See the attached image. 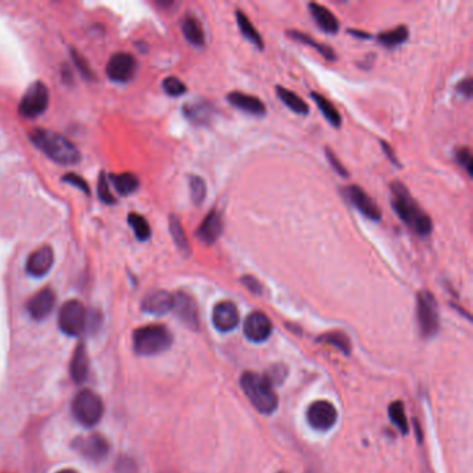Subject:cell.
<instances>
[{"label": "cell", "instance_id": "cell-46", "mask_svg": "<svg viewBox=\"0 0 473 473\" xmlns=\"http://www.w3.org/2000/svg\"><path fill=\"white\" fill-rule=\"evenodd\" d=\"M348 33L353 35V36H357V38H361V39H371L372 35L368 33V32H364V31H358V29H348Z\"/></svg>", "mask_w": 473, "mask_h": 473}, {"label": "cell", "instance_id": "cell-40", "mask_svg": "<svg viewBox=\"0 0 473 473\" xmlns=\"http://www.w3.org/2000/svg\"><path fill=\"white\" fill-rule=\"evenodd\" d=\"M265 376L269 379V382L272 385L273 383L279 385L284 379V376H286V368L283 365H275V367L271 368V372H268Z\"/></svg>", "mask_w": 473, "mask_h": 473}, {"label": "cell", "instance_id": "cell-47", "mask_svg": "<svg viewBox=\"0 0 473 473\" xmlns=\"http://www.w3.org/2000/svg\"><path fill=\"white\" fill-rule=\"evenodd\" d=\"M57 473H77L75 471H72V470H63V471H60V472Z\"/></svg>", "mask_w": 473, "mask_h": 473}, {"label": "cell", "instance_id": "cell-32", "mask_svg": "<svg viewBox=\"0 0 473 473\" xmlns=\"http://www.w3.org/2000/svg\"><path fill=\"white\" fill-rule=\"evenodd\" d=\"M318 342L330 344V346L336 347L339 351L344 353L346 355H348L350 351H351L350 339L343 332H329V333H325L321 337H318Z\"/></svg>", "mask_w": 473, "mask_h": 473}, {"label": "cell", "instance_id": "cell-18", "mask_svg": "<svg viewBox=\"0 0 473 473\" xmlns=\"http://www.w3.org/2000/svg\"><path fill=\"white\" fill-rule=\"evenodd\" d=\"M174 308V294L167 290H156L149 293L142 301V310L152 315H166Z\"/></svg>", "mask_w": 473, "mask_h": 473}, {"label": "cell", "instance_id": "cell-29", "mask_svg": "<svg viewBox=\"0 0 473 473\" xmlns=\"http://www.w3.org/2000/svg\"><path fill=\"white\" fill-rule=\"evenodd\" d=\"M410 36L408 28L406 25H399L397 28L380 32L378 35V40L382 46L387 47V49H393L396 46H400L401 43H404Z\"/></svg>", "mask_w": 473, "mask_h": 473}, {"label": "cell", "instance_id": "cell-12", "mask_svg": "<svg viewBox=\"0 0 473 473\" xmlns=\"http://www.w3.org/2000/svg\"><path fill=\"white\" fill-rule=\"evenodd\" d=\"M74 447L86 460L93 463L103 461L110 451V444L100 435H92L88 438H79L74 442Z\"/></svg>", "mask_w": 473, "mask_h": 473}, {"label": "cell", "instance_id": "cell-2", "mask_svg": "<svg viewBox=\"0 0 473 473\" xmlns=\"http://www.w3.org/2000/svg\"><path fill=\"white\" fill-rule=\"evenodd\" d=\"M240 387L258 412L271 415L276 411L279 400L272 383L265 375L247 371L240 378Z\"/></svg>", "mask_w": 473, "mask_h": 473}, {"label": "cell", "instance_id": "cell-23", "mask_svg": "<svg viewBox=\"0 0 473 473\" xmlns=\"http://www.w3.org/2000/svg\"><path fill=\"white\" fill-rule=\"evenodd\" d=\"M181 26H182L184 36L186 38V40L189 43H192L193 46H199V47H202L206 43L203 25L200 24V21L195 15H192V14L185 15Z\"/></svg>", "mask_w": 473, "mask_h": 473}, {"label": "cell", "instance_id": "cell-33", "mask_svg": "<svg viewBox=\"0 0 473 473\" xmlns=\"http://www.w3.org/2000/svg\"><path fill=\"white\" fill-rule=\"evenodd\" d=\"M389 417L393 425L400 429L403 435L408 433V424H407V417H406V410L404 404L401 401H393L389 407Z\"/></svg>", "mask_w": 473, "mask_h": 473}, {"label": "cell", "instance_id": "cell-17", "mask_svg": "<svg viewBox=\"0 0 473 473\" xmlns=\"http://www.w3.org/2000/svg\"><path fill=\"white\" fill-rule=\"evenodd\" d=\"M54 252L50 246H42L35 250L26 259V272L31 276L40 278L45 276L53 266Z\"/></svg>", "mask_w": 473, "mask_h": 473}, {"label": "cell", "instance_id": "cell-13", "mask_svg": "<svg viewBox=\"0 0 473 473\" xmlns=\"http://www.w3.org/2000/svg\"><path fill=\"white\" fill-rule=\"evenodd\" d=\"M244 336L252 343L265 342L272 333V323L269 318L259 311H254L247 315L243 323Z\"/></svg>", "mask_w": 473, "mask_h": 473}, {"label": "cell", "instance_id": "cell-31", "mask_svg": "<svg viewBox=\"0 0 473 473\" xmlns=\"http://www.w3.org/2000/svg\"><path fill=\"white\" fill-rule=\"evenodd\" d=\"M170 232L173 235V239H174L177 247L179 248V251L185 255H189L191 254V246H189L188 237L185 235V231L182 228L181 221L175 216L170 217Z\"/></svg>", "mask_w": 473, "mask_h": 473}, {"label": "cell", "instance_id": "cell-41", "mask_svg": "<svg viewBox=\"0 0 473 473\" xmlns=\"http://www.w3.org/2000/svg\"><path fill=\"white\" fill-rule=\"evenodd\" d=\"M241 283L247 287V290H250L254 294H261L262 293V284L254 276H250V275L243 276L241 278Z\"/></svg>", "mask_w": 473, "mask_h": 473}, {"label": "cell", "instance_id": "cell-19", "mask_svg": "<svg viewBox=\"0 0 473 473\" xmlns=\"http://www.w3.org/2000/svg\"><path fill=\"white\" fill-rule=\"evenodd\" d=\"M56 304V294L51 289H43L38 291L28 303H26V311L29 315L36 319H45L54 308Z\"/></svg>", "mask_w": 473, "mask_h": 473}, {"label": "cell", "instance_id": "cell-27", "mask_svg": "<svg viewBox=\"0 0 473 473\" xmlns=\"http://www.w3.org/2000/svg\"><path fill=\"white\" fill-rule=\"evenodd\" d=\"M236 21L241 35L251 45H254L258 50H264V40H262L261 35L258 33L255 26L251 24V21L247 18V15L241 10H236Z\"/></svg>", "mask_w": 473, "mask_h": 473}, {"label": "cell", "instance_id": "cell-45", "mask_svg": "<svg viewBox=\"0 0 473 473\" xmlns=\"http://www.w3.org/2000/svg\"><path fill=\"white\" fill-rule=\"evenodd\" d=\"M382 149L385 150V153H386V156L389 157V160H390L393 164H396L397 167H400V163H399V161H397V159L394 157V154H393V152H392V149H390L389 143H386V142H382Z\"/></svg>", "mask_w": 473, "mask_h": 473}, {"label": "cell", "instance_id": "cell-37", "mask_svg": "<svg viewBox=\"0 0 473 473\" xmlns=\"http://www.w3.org/2000/svg\"><path fill=\"white\" fill-rule=\"evenodd\" d=\"M457 161L458 164L467 170L468 175L470 177H473V160H472V153L468 147H461L457 150Z\"/></svg>", "mask_w": 473, "mask_h": 473}, {"label": "cell", "instance_id": "cell-11", "mask_svg": "<svg viewBox=\"0 0 473 473\" xmlns=\"http://www.w3.org/2000/svg\"><path fill=\"white\" fill-rule=\"evenodd\" d=\"M179 321L192 330L199 329V307L192 296L184 291H178L174 296V308Z\"/></svg>", "mask_w": 473, "mask_h": 473}, {"label": "cell", "instance_id": "cell-28", "mask_svg": "<svg viewBox=\"0 0 473 473\" xmlns=\"http://www.w3.org/2000/svg\"><path fill=\"white\" fill-rule=\"evenodd\" d=\"M312 100L315 102V104L318 106V109L321 110L322 115L326 118V121L333 127V128H340L342 125V117L339 114V111L336 110V107L332 104V102H329L326 97H323L322 95L312 92L311 93Z\"/></svg>", "mask_w": 473, "mask_h": 473}, {"label": "cell", "instance_id": "cell-8", "mask_svg": "<svg viewBox=\"0 0 473 473\" xmlns=\"http://www.w3.org/2000/svg\"><path fill=\"white\" fill-rule=\"evenodd\" d=\"M49 106V90L45 83L33 82L24 93L18 111L25 118L39 117L46 111Z\"/></svg>", "mask_w": 473, "mask_h": 473}, {"label": "cell", "instance_id": "cell-24", "mask_svg": "<svg viewBox=\"0 0 473 473\" xmlns=\"http://www.w3.org/2000/svg\"><path fill=\"white\" fill-rule=\"evenodd\" d=\"M70 371H71V378L77 383H82L88 378L89 358H88V353H86L83 344H79L77 347L74 357H72V361H71V365H70Z\"/></svg>", "mask_w": 473, "mask_h": 473}, {"label": "cell", "instance_id": "cell-22", "mask_svg": "<svg viewBox=\"0 0 473 473\" xmlns=\"http://www.w3.org/2000/svg\"><path fill=\"white\" fill-rule=\"evenodd\" d=\"M308 7L314 21L322 31L328 33H336L339 31V21L329 8L318 3H310Z\"/></svg>", "mask_w": 473, "mask_h": 473}, {"label": "cell", "instance_id": "cell-21", "mask_svg": "<svg viewBox=\"0 0 473 473\" xmlns=\"http://www.w3.org/2000/svg\"><path fill=\"white\" fill-rule=\"evenodd\" d=\"M227 100L236 107L237 110H241L244 113H248L251 115H257V117H262L266 114V107L264 104V102L261 99H258L257 96H251L247 93H241V92H231L227 96Z\"/></svg>", "mask_w": 473, "mask_h": 473}, {"label": "cell", "instance_id": "cell-3", "mask_svg": "<svg viewBox=\"0 0 473 473\" xmlns=\"http://www.w3.org/2000/svg\"><path fill=\"white\" fill-rule=\"evenodd\" d=\"M31 141L40 152L58 164L70 166L81 160L79 150L60 134L47 129H35L31 134Z\"/></svg>", "mask_w": 473, "mask_h": 473}, {"label": "cell", "instance_id": "cell-7", "mask_svg": "<svg viewBox=\"0 0 473 473\" xmlns=\"http://www.w3.org/2000/svg\"><path fill=\"white\" fill-rule=\"evenodd\" d=\"M88 312L78 300H70L60 308L58 326L68 336H78L88 326Z\"/></svg>", "mask_w": 473, "mask_h": 473}, {"label": "cell", "instance_id": "cell-6", "mask_svg": "<svg viewBox=\"0 0 473 473\" xmlns=\"http://www.w3.org/2000/svg\"><path fill=\"white\" fill-rule=\"evenodd\" d=\"M104 412L102 399L92 390L79 392L72 401V414L83 426H95L99 424Z\"/></svg>", "mask_w": 473, "mask_h": 473}, {"label": "cell", "instance_id": "cell-34", "mask_svg": "<svg viewBox=\"0 0 473 473\" xmlns=\"http://www.w3.org/2000/svg\"><path fill=\"white\" fill-rule=\"evenodd\" d=\"M128 223H129V225L132 227V230H134V232H135V236H136L138 240L146 241V240L150 237V235H152V230H150L149 223H147L146 218L142 217L141 214H136V213L129 214Z\"/></svg>", "mask_w": 473, "mask_h": 473}, {"label": "cell", "instance_id": "cell-16", "mask_svg": "<svg viewBox=\"0 0 473 473\" xmlns=\"http://www.w3.org/2000/svg\"><path fill=\"white\" fill-rule=\"evenodd\" d=\"M184 115L195 125L207 127L210 125L216 115L217 110L209 100H195L189 102L184 106Z\"/></svg>", "mask_w": 473, "mask_h": 473}, {"label": "cell", "instance_id": "cell-4", "mask_svg": "<svg viewBox=\"0 0 473 473\" xmlns=\"http://www.w3.org/2000/svg\"><path fill=\"white\" fill-rule=\"evenodd\" d=\"M173 344V333L164 325H147L134 332V350L139 355H157Z\"/></svg>", "mask_w": 473, "mask_h": 473}, {"label": "cell", "instance_id": "cell-14", "mask_svg": "<svg viewBox=\"0 0 473 473\" xmlns=\"http://www.w3.org/2000/svg\"><path fill=\"white\" fill-rule=\"evenodd\" d=\"M136 70V61L129 53H117L107 63V75L115 82L129 81Z\"/></svg>", "mask_w": 473, "mask_h": 473}, {"label": "cell", "instance_id": "cell-9", "mask_svg": "<svg viewBox=\"0 0 473 473\" xmlns=\"http://www.w3.org/2000/svg\"><path fill=\"white\" fill-rule=\"evenodd\" d=\"M307 422L308 425L319 432L330 431L337 422V410L335 406L326 400L314 401L307 410Z\"/></svg>", "mask_w": 473, "mask_h": 473}, {"label": "cell", "instance_id": "cell-20", "mask_svg": "<svg viewBox=\"0 0 473 473\" xmlns=\"http://www.w3.org/2000/svg\"><path fill=\"white\" fill-rule=\"evenodd\" d=\"M224 231L223 217L217 210L210 211V214L203 220L200 227L196 231V236L207 246H213Z\"/></svg>", "mask_w": 473, "mask_h": 473}, {"label": "cell", "instance_id": "cell-38", "mask_svg": "<svg viewBox=\"0 0 473 473\" xmlns=\"http://www.w3.org/2000/svg\"><path fill=\"white\" fill-rule=\"evenodd\" d=\"M97 192H99V199H100L103 203H107V205L114 203V196L111 195V192H110V189H109V182H107V178H106L104 174H102L100 178H99Z\"/></svg>", "mask_w": 473, "mask_h": 473}, {"label": "cell", "instance_id": "cell-1", "mask_svg": "<svg viewBox=\"0 0 473 473\" xmlns=\"http://www.w3.org/2000/svg\"><path fill=\"white\" fill-rule=\"evenodd\" d=\"M392 207L399 218L418 236H429L433 230L432 218L419 207L408 189L399 181L392 182Z\"/></svg>", "mask_w": 473, "mask_h": 473}, {"label": "cell", "instance_id": "cell-30", "mask_svg": "<svg viewBox=\"0 0 473 473\" xmlns=\"http://www.w3.org/2000/svg\"><path fill=\"white\" fill-rule=\"evenodd\" d=\"M110 179H111V184L115 188V191L120 195H124V196L134 193L139 186L138 177L134 175V174H129V173L120 174V175L114 174V175L110 177Z\"/></svg>", "mask_w": 473, "mask_h": 473}, {"label": "cell", "instance_id": "cell-15", "mask_svg": "<svg viewBox=\"0 0 473 473\" xmlns=\"http://www.w3.org/2000/svg\"><path fill=\"white\" fill-rule=\"evenodd\" d=\"M240 322L236 304L230 300L220 301L213 310V325L220 332H231Z\"/></svg>", "mask_w": 473, "mask_h": 473}, {"label": "cell", "instance_id": "cell-43", "mask_svg": "<svg viewBox=\"0 0 473 473\" xmlns=\"http://www.w3.org/2000/svg\"><path fill=\"white\" fill-rule=\"evenodd\" d=\"M457 92L463 96H465L467 99H471L472 97L473 92V85H472V78H467L464 81H461L458 85H457Z\"/></svg>", "mask_w": 473, "mask_h": 473}, {"label": "cell", "instance_id": "cell-42", "mask_svg": "<svg viewBox=\"0 0 473 473\" xmlns=\"http://www.w3.org/2000/svg\"><path fill=\"white\" fill-rule=\"evenodd\" d=\"M63 181H64V182H68V184H71V185H74V186H77V188H78L79 191H82L83 193L89 195L88 185H86V182H85L81 177H78V175H75V174H68V175H64Z\"/></svg>", "mask_w": 473, "mask_h": 473}, {"label": "cell", "instance_id": "cell-25", "mask_svg": "<svg viewBox=\"0 0 473 473\" xmlns=\"http://www.w3.org/2000/svg\"><path fill=\"white\" fill-rule=\"evenodd\" d=\"M276 95L282 100L284 106H287L293 113L300 114V115H307L310 113L308 104L294 92L283 88V86H276Z\"/></svg>", "mask_w": 473, "mask_h": 473}, {"label": "cell", "instance_id": "cell-36", "mask_svg": "<svg viewBox=\"0 0 473 473\" xmlns=\"http://www.w3.org/2000/svg\"><path fill=\"white\" fill-rule=\"evenodd\" d=\"M163 88H164V92L173 97H178V96H182L184 93H186V85L178 79L177 77H168L164 79L163 82Z\"/></svg>", "mask_w": 473, "mask_h": 473}, {"label": "cell", "instance_id": "cell-44", "mask_svg": "<svg viewBox=\"0 0 473 473\" xmlns=\"http://www.w3.org/2000/svg\"><path fill=\"white\" fill-rule=\"evenodd\" d=\"M74 60H75V63H77L78 68L81 70V72L89 77V75H90V71H89V68H88V64H86V63L83 61V58L81 57V54H77V53H74Z\"/></svg>", "mask_w": 473, "mask_h": 473}, {"label": "cell", "instance_id": "cell-5", "mask_svg": "<svg viewBox=\"0 0 473 473\" xmlns=\"http://www.w3.org/2000/svg\"><path fill=\"white\" fill-rule=\"evenodd\" d=\"M439 307L435 296L428 290H421L417 294V321L421 335L431 339L438 335L440 328Z\"/></svg>", "mask_w": 473, "mask_h": 473}, {"label": "cell", "instance_id": "cell-26", "mask_svg": "<svg viewBox=\"0 0 473 473\" xmlns=\"http://www.w3.org/2000/svg\"><path fill=\"white\" fill-rule=\"evenodd\" d=\"M291 39L294 40H298L304 45H308L311 47H314L315 50H318L326 60L329 61H335L337 57H336V51L329 46V45H325V43H319L316 42L314 38H311L310 35L304 33V32H300V31H296V29H290L286 32Z\"/></svg>", "mask_w": 473, "mask_h": 473}, {"label": "cell", "instance_id": "cell-39", "mask_svg": "<svg viewBox=\"0 0 473 473\" xmlns=\"http://www.w3.org/2000/svg\"><path fill=\"white\" fill-rule=\"evenodd\" d=\"M325 153H326V159H328L329 164L332 166V168H333L339 175H342L343 178H347V177H348V171H347V170L344 168V166L337 160V157L335 156V153H333L329 147L325 149Z\"/></svg>", "mask_w": 473, "mask_h": 473}, {"label": "cell", "instance_id": "cell-10", "mask_svg": "<svg viewBox=\"0 0 473 473\" xmlns=\"http://www.w3.org/2000/svg\"><path fill=\"white\" fill-rule=\"evenodd\" d=\"M344 193L347 196V199L350 200V203L368 220L371 221H380L382 220V211L379 209V206L376 205V202L360 186L357 185H351L347 186L344 189Z\"/></svg>", "mask_w": 473, "mask_h": 473}, {"label": "cell", "instance_id": "cell-35", "mask_svg": "<svg viewBox=\"0 0 473 473\" xmlns=\"http://www.w3.org/2000/svg\"><path fill=\"white\" fill-rule=\"evenodd\" d=\"M189 188H191V196L192 200L196 206H200L205 199H206V193H207V188H206V182L200 178V177H191L189 179Z\"/></svg>", "mask_w": 473, "mask_h": 473}]
</instances>
